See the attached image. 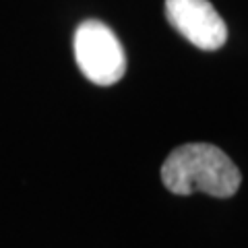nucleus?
<instances>
[{"label": "nucleus", "mask_w": 248, "mask_h": 248, "mask_svg": "<svg viewBox=\"0 0 248 248\" xmlns=\"http://www.w3.org/2000/svg\"><path fill=\"white\" fill-rule=\"evenodd\" d=\"M166 17L178 33L201 50H219L228 40L226 21L209 0H166Z\"/></svg>", "instance_id": "3"}, {"label": "nucleus", "mask_w": 248, "mask_h": 248, "mask_svg": "<svg viewBox=\"0 0 248 248\" xmlns=\"http://www.w3.org/2000/svg\"><path fill=\"white\" fill-rule=\"evenodd\" d=\"M75 60L91 83L110 87L126 73V56L114 31L102 21H83L75 31Z\"/></svg>", "instance_id": "2"}, {"label": "nucleus", "mask_w": 248, "mask_h": 248, "mask_svg": "<svg viewBox=\"0 0 248 248\" xmlns=\"http://www.w3.org/2000/svg\"><path fill=\"white\" fill-rule=\"evenodd\" d=\"M161 182L174 195L205 192L209 197H234L242 174L219 147L211 143H186L176 147L161 166Z\"/></svg>", "instance_id": "1"}]
</instances>
